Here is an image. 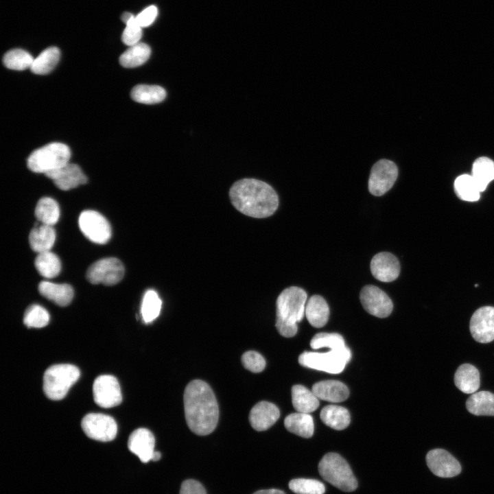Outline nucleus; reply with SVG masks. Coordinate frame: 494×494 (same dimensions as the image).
<instances>
[{
  "label": "nucleus",
  "mask_w": 494,
  "mask_h": 494,
  "mask_svg": "<svg viewBox=\"0 0 494 494\" xmlns=\"http://www.w3.org/2000/svg\"><path fill=\"white\" fill-rule=\"evenodd\" d=\"M183 401L185 419L191 431L200 436L213 432L218 423L219 408L210 386L200 379L190 381L185 389Z\"/></svg>",
  "instance_id": "f257e3e1"
},
{
  "label": "nucleus",
  "mask_w": 494,
  "mask_h": 494,
  "mask_svg": "<svg viewBox=\"0 0 494 494\" xmlns=\"http://www.w3.org/2000/svg\"><path fill=\"white\" fill-rule=\"evenodd\" d=\"M233 207L245 215L265 218L274 213L279 207V197L268 183L255 178H243L235 182L229 190Z\"/></svg>",
  "instance_id": "f03ea898"
},
{
  "label": "nucleus",
  "mask_w": 494,
  "mask_h": 494,
  "mask_svg": "<svg viewBox=\"0 0 494 494\" xmlns=\"http://www.w3.org/2000/svg\"><path fill=\"white\" fill-rule=\"evenodd\" d=\"M307 295L301 287L291 286L283 290L276 302V328L283 337L296 335L305 311Z\"/></svg>",
  "instance_id": "7ed1b4c3"
},
{
  "label": "nucleus",
  "mask_w": 494,
  "mask_h": 494,
  "mask_svg": "<svg viewBox=\"0 0 494 494\" xmlns=\"http://www.w3.org/2000/svg\"><path fill=\"white\" fill-rule=\"evenodd\" d=\"M318 471L322 478L345 492L357 487V482L347 462L336 453H328L320 460Z\"/></svg>",
  "instance_id": "20e7f679"
},
{
  "label": "nucleus",
  "mask_w": 494,
  "mask_h": 494,
  "mask_svg": "<svg viewBox=\"0 0 494 494\" xmlns=\"http://www.w3.org/2000/svg\"><path fill=\"white\" fill-rule=\"evenodd\" d=\"M79 368L72 364H61L49 367L43 376V391L51 400L62 399L70 388L78 380Z\"/></svg>",
  "instance_id": "39448f33"
},
{
  "label": "nucleus",
  "mask_w": 494,
  "mask_h": 494,
  "mask_svg": "<svg viewBox=\"0 0 494 494\" xmlns=\"http://www.w3.org/2000/svg\"><path fill=\"white\" fill-rule=\"evenodd\" d=\"M70 158L71 151L67 145L53 142L32 152L27 165L32 172L45 174L69 163Z\"/></svg>",
  "instance_id": "423d86ee"
},
{
  "label": "nucleus",
  "mask_w": 494,
  "mask_h": 494,
  "mask_svg": "<svg viewBox=\"0 0 494 494\" xmlns=\"http://www.w3.org/2000/svg\"><path fill=\"white\" fill-rule=\"evenodd\" d=\"M329 349L327 353L305 351L299 355L298 362L307 368L331 374L340 373L351 358V350L346 345Z\"/></svg>",
  "instance_id": "0eeeda50"
},
{
  "label": "nucleus",
  "mask_w": 494,
  "mask_h": 494,
  "mask_svg": "<svg viewBox=\"0 0 494 494\" xmlns=\"http://www.w3.org/2000/svg\"><path fill=\"white\" fill-rule=\"evenodd\" d=\"M124 267L115 257L99 259L92 263L86 272V279L92 284L113 285L124 277Z\"/></svg>",
  "instance_id": "6e6552de"
},
{
  "label": "nucleus",
  "mask_w": 494,
  "mask_h": 494,
  "mask_svg": "<svg viewBox=\"0 0 494 494\" xmlns=\"http://www.w3.org/2000/svg\"><path fill=\"white\" fill-rule=\"evenodd\" d=\"M82 233L92 242L104 244L111 237V228L108 220L99 212L86 210L78 220Z\"/></svg>",
  "instance_id": "1a4fd4ad"
},
{
  "label": "nucleus",
  "mask_w": 494,
  "mask_h": 494,
  "mask_svg": "<svg viewBox=\"0 0 494 494\" xmlns=\"http://www.w3.org/2000/svg\"><path fill=\"white\" fill-rule=\"evenodd\" d=\"M398 176L395 163L390 160L381 159L375 163L368 179V190L375 196H381L390 190Z\"/></svg>",
  "instance_id": "9d476101"
},
{
  "label": "nucleus",
  "mask_w": 494,
  "mask_h": 494,
  "mask_svg": "<svg viewBox=\"0 0 494 494\" xmlns=\"http://www.w3.org/2000/svg\"><path fill=\"white\" fill-rule=\"evenodd\" d=\"M81 425L88 437L102 442L113 440L117 432V425L114 419L101 413L86 414L82 419Z\"/></svg>",
  "instance_id": "9b49d317"
},
{
  "label": "nucleus",
  "mask_w": 494,
  "mask_h": 494,
  "mask_svg": "<svg viewBox=\"0 0 494 494\" xmlns=\"http://www.w3.org/2000/svg\"><path fill=\"white\" fill-rule=\"evenodd\" d=\"M93 393L95 402L102 408H112L118 405L122 401L119 384L113 375L97 377L93 382Z\"/></svg>",
  "instance_id": "f8f14e48"
},
{
  "label": "nucleus",
  "mask_w": 494,
  "mask_h": 494,
  "mask_svg": "<svg viewBox=\"0 0 494 494\" xmlns=\"http://www.w3.org/2000/svg\"><path fill=\"white\" fill-rule=\"evenodd\" d=\"M364 309L378 318L388 317L392 312L393 304L389 296L375 285L364 286L360 295Z\"/></svg>",
  "instance_id": "ddd939ff"
},
{
  "label": "nucleus",
  "mask_w": 494,
  "mask_h": 494,
  "mask_svg": "<svg viewBox=\"0 0 494 494\" xmlns=\"http://www.w3.org/2000/svg\"><path fill=\"white\" fill-rule=\"evenodd\" d=\"M469 329L473 339L480 343L494 340V307L485 306L478 309L472 315Z\"/></svg>",
  "instance_id": "4468645a"
},
{
  "label": "nucleus",
  "mask_w": 494,
  "mask_h": 494,
  "mask_svg": "<svg viewBox=\"0 0 494 494\" xmlns=\"http://www.w3.org/2000/svg\"><path fill=\"white\" fill-rule=\"evenodd\" d=\"M426 462L430 471L438 477L451 478L461 471L459 462L443 449L430 450L426 456Z\"/></svg>",
  "instance_id": "2eb2a0df"
},
{
  "label": "nucleus",
  "mask_w": 494,
  "mask_h": 494,
  "mask_svg": "<svg viewBox=\"0 0 494 494\" xmlns=\"http://www.w3.org/2000/svg\"><path fill=\"white\" fill-rule=\"evenodd\" d=\"M60 189L68 191L87 183V177L76 164L67 163L64 166L45 174Z\"/></svg>",
  "instance_id": "dca6fc26"
},
{
  "label": "nucleus",
  "mask_w": 494,
  "mask_h": 494,
  "mask_svg": "<svg viewBox=\"0 0 494 494\" xmlns=\"http://www.w3.org/2000/svg\"><path fill=\"white\" fill-rule=\"evenodd\" d=\"M370 266L373 276L382 282L393 281L400 273L399 260L394 255L388 252L376 254L371 259Z\"/></svg>",
  "instance_id": "f3484780"
},
{
  "label": "nucleus",
  "mask_w": 494,
  "mask_h": 494,
  "mask_svg": "<svg viewBox=\"0 0 494 494\" xmlns=\"http://www.w3.org/2000/svg\"><path fill=\"white\" fill-rule=\"evenodd\" d=\"M155 438L153 434L146 428H139L131 433L128 441L129 450L137 456L140 460L146 463L152 460Z\"/></svg>",
  "instance_id": "a211bd4d"
},
{
  "label": "nucleus",
  "mask_w": 494,
  "mask_h": 494,
  "mask_svg": "<svg viewBox=\"0 0 494 494\" xmlns=\"http://www.w3.org/2000/svg\"><path fill=\"white\" fill-rule=\"evenodd\" d=\"M280 412L272 403L262 401L255 404L249 414V421L253 429L265 431L279 419Z\"/></svg>",
  "instance_id": "6ab92c4d"
},
{
  "label": "nucleus",
  "mask_w": 494,
  "mask_h": 494,
  "mask_svg": "<svg viewBox=\"0 0 494 494\" xmlns=\"http://www.w3.org/2000/svg\"><path fill=\"white\" fill-rule=\"evenodd\" d=\"M312 392L320 399L332 403L342 402L349 395L347 386L338 380H325L314 384Z\"/></svg>",
  "instance_id": "aec40b11"
},
{
  "label": "nucleus",
  "mask_w": 494,
  "mask_h": 494,
  "mask_svg": "<svg viewBox=\"0 0 494 494\" xmlns=\"http://www.w3.org/2000/svg\"><path fill=\"white\" fill-rule=\"evenodd\" d=\"M39 293L59 306H67L73 297V287L66 283L58 284L42 281L38 285Z\"/></svg>",
  "instance_id": "412c9836"
},
{
  "label": "nucleus",
  "mask_w": 494,
  "mask_h": 494,
  "mask_svg": "<svg viewBox=\"0 0 494 494\" xmlns=\"http://www.w3.org/2000/svg\"><path fill=\"white\" fill-rule=\"evenodd\" d=\"M56 240V231L53 226L36 223L29 235L31 248L36 252L49 251Z\"/></svg>",
  "instance_id": "4be33fe9"
},
{
  "label": "nucleus",
  "mask_w": 494,
  "mask_h": 494,
  "mask_svg": "<svg viewBox=\"0 0 494 494\" xmlns=\"http://www.w3.org/2000/svg\"><path fill=\"white\" fill-rule=\"evenodd\" d=\"M305 314L311 326L320 328L328 321L329 308L321 296L314 295L307 302Z\"/></svg>",
  "instance_id": "5701e85b"
},
{
  "label": "nucleus",
  "mask_w": 494,
  "mask_h": 494,
  "mask_svg": "<svg viewBox=\"0 0 494 494\" xmlns=\"http://www.w3.org/2000/svg\"><path fill=\"white\" fill-rule=\"evenodd\" d=\"M456 386L466 394L474 393L480 387V373L472 364L460 365L454 375Z\"/></svg>",
  "instance_id": "b1692460"
},
{
  "label": "nucleus",
  "mask_w": 494,
  "mask_h": 494,
  "mask_svg": "<svg viewBox=\"0 0 494 494\" xmlns=\"http://www.w3.org/2000/svg\"><path fill=\"white\" fill-rule=\"evenodd\" d=\"M284 425L289 432L303 438H310L314 434V420L309 413H292L285 417Z\"/></svg>",
  "instance_id": "393cba45"
},
{
  "label": "nucleus",
  "mask_w": 494,
  "mask_h": 494,
  "mask_svg": "<svg viewBox=\"0 0 494 494\" xmlns=\"http://www.w3.org/2000/svg\"><path fill=\"white\" fill-rule=\"evenodd\" d=\"M318 398L312 390L302 385H294L292 388V401L294 409L298 412L310 413L319 406Z\"/></svg>",
  "instance_id": "a878e982"
},
{
  "label": "nucleus",
  "mask_w": 494,
  "mask_h": 494,
  "mask_svg": "<svg viewBox=\"0 0 494 494\" xmlns=\"http://www.w3.org/2000/svg\"><path fill=\"white\" fill-rule=\"evenodd\" d=\"M466 408L474 415L494 416V394L489 391L473 393L467 399Z\"/></svg>",
  "instance_id": "bb28decb"
},
{
  "label": "nucleus",
  "mask_w": 494,
  "mask_h": 494,
  "mask_svg": "<svg viewBox=\"0 0 494 494\" xmlns=\"http://www.w3.org/2000/svg\"><path fill=\"white\" fill-rule=\"evenodd\" d=\"M322 421L332 429L342 430L348 427L351 417L348 410L342 406L329 405L320 414Z\"/></svg>",
  "instance_id": "cd10ccee"
},
{
  "label": "nucleus",
  "mask_w": 494,
  "mask_h": 494,
  "mask_svg": "<svg viewBox=\"0 0 494 494\" xmlns=\"http://www.w3.org/2000/svg\"><path fill=\"white\" fill-rule=\"evenodd\" d=\"M130 95L137 102L154 104L165 99L166 91L158 85L138 84L132 89Z\"/></svg>",
  "instance_id": "c85d7f7f"
},
{
  "label": "nucleus",
  "mask_w": 494,
  "mask_h": 494,
  "mask_svg": "<svg viewBox=\"0 0 494 494\" xmlns=\"http://www.w3.org/2000/svg\"><path fill=\"white\" fill-rule=\"evenodd\" d=\"M151 49L143 43L130 46L119 57L120 64L126 68H134L142 65L150 58Z\"/></svg>",
  "instance_id": "c756f323"
},
{
  "label": "nucleus",
  "mask_w": 494,
  "mask_h": 494,
  "mask_svg": "<svg viewBox=\"0 0 494 494\" xmlns=\"http://www.w3.org/2000/svg\"><path fill=\"white\" fill-rule=\"evenodd\" d=\"M60 56V50L56 47L45 49L34 59L30 67L31 71L37 75H46L50 73L57 65Z\"/></svg>",
  "instance_id": "7c9ffc66"
},
{
  "label": "nucleus",
  "mask_w": 494,
  "mask_h": 494,
  "mask_svg": "<svg viewBox=\"0 0 494 494\" xmlns=\"http://www.w3.org/2000/svg\"><path fill=\"white\" fill-rule=\"evenodd\" d=\"M472 177L480 192L484 191L488 184L494 179V163L487 157L475 160L472 167Z\"/></svg>",
  "instance_id": "2f4dec72"
},
{
  "label": "nucleus",
  "mask_w": 494,
  "mask_h": 494,
  "mask_svg": "<svg viewBox=\"0 0 494 494\" xmlns=\"http://www.w3.org/2000/svg\"><path fill=\"white\" fill-rule=\"evenodd\" d=\"M35 216L41 224L54 225L60 217V208L58 202L49 197L41 198L37 202Z\"/></svg>",
  "instance_id": "473e14b6"
},
{
  "label": "nucleus",
  "mask_w": 494,
  "mask_h": 494,
  "mask_svg": "<svg viewBox=\"0 0 494 494\" xmlns=\"http://www.w3.org/2000/svg\"><path fill=\"white\" fill-rule=\"evenodd\" d=\"M34 263L38 273L47 279L57 277L61 270L59 257L50 250L38 253Z\"/></svg>",
  "instance_id": "72a5a7b5"
},
{
  "label": "nucleus",
  "mask_w": 494,
  "mask_h": 494,
  "mask_svg": "<svg viewBox=\"0 0 494 494\" xmlns=\"http://www.w3.org/2000/svg\"><path fill=\"white\" fill-rule=\"evenodd\" d=\"M457 196L462 200L474 202L480 198V191L471 175L459 176L454 182Z\"/></svg>",
  "instance_id": "f704fd0d"
},
{
  "label": "nucleus",
  "mask_w": 494,
  "mask_h": 494,
  "mask_svg": "<svg viewBox=\"0 0 494 494\" xmlns=\"http://www.w3.org/2000/svg\"><path fill=\"white\" fill-rule=\"evenodd\" d=\"M161 305L162 301L154 290H148L145 292L141 307V314L145 323H150L158 316Z\"/></svg>",
  "instance_id": "c9c22d12"
},
{
  "label": "nucleus",
  "mask_w": 494,
  "mask_h": 494,
  "mask_svg": "<svg viewBox=\"0 0 494 494\" xmlns=\"http://www.w3.org/2000/svg\"><path fill=\"white\" fill-rule=\"evenodd\" d=\"M34 59L27 51L21 49H14L5 54L3 62L8 69L23 71L30 69Z\"/></svg>",
  "instance_id": "e433bc0d"
},
{
  "label": "nucleus",
  "mask_w": 494,
  "mask_h": 494,
  "mask_svg": "<svg viewBox=\"0 0 494 494\" xmlns=\"http://www.w3.org/2000/svg\"><path fill=\"white\" fill-rule=\"evenodd\" d=\"M49 321L48 311L39 305H32L25 311L23 322L27 327L41 328Z\"/></svg>",
  "instance_id": "4c0bfd02"
},
{
  "label": "nucleus",
  "mask_w": 494,
  "mask_h": 494,
  "mask_svg": "<svg viewBox=\"0 0 494 494\" xmlns=\"http://www.w3.org/2000/svg\"><path fill=\"white\" fill-rule=\"evenodd\" d=\"M289 488L296 494H324L325 485L312 479L297 478L289 482Z\"/></svg>",
  "instance_id": "58836bf2"
},
{
  "label": "nucleus",
  "mask_w": 494,
  "mask_h": 494,
  "mask_svg": "<svg viewBox=\"0 0 494 494\" xmlns=\"http://www.w3.org/2000/svg\"><path fill=\"white\" fill-rule=\"evenodd\" d=\"M345 345L342 336L336 333H318L312 338L310 342V346L313 349H333Z\"/></svg>",
  "instance_id": "ea45409f"
},
{
  "label": "nucleus",
  "mask_w": 494,
  "mask_h": 494,
  "mask_svg": "<svg viewBox=\"0 0 494 494\" xmlns=\"http://www.w3.org/2000/svg\"><path fill=\"white\" fill-rule=\"evenodd\" d=\"M142 36V27L138 24L134 16L126 24L121 36L123 43L132 46L139 43Z\"/></svg>",
  "instance_id": "a19ab883"
},
{
  "label": "nucleus",
  "mask_w": 494,
  "mask_h": 494,
  "mask_svg": "<svg viewBox=\"0 0 494 494\" xmlns=\"http://www.w3.org/2000/svg\"><path fill=\"white\" fill-rule=\"evenodd\" d=\"M242 362L244 368L252 373H260L266 366L264 357L254 351L245 352L242 356Z\"/></svg>",
  "instance_id": "79ce46f5"
},
{
  "label": "nucleus",
  "mask_w": 494,
  "mask_h": 494,
  "mask_svg": "<svg viewBox=\"0 0 494 494\" xmlns=\"http://www.w3.org/2000/svg\"><path fill=\"white\" fill-rule=\"evenodd\" d=\"M157 14V8L155 5H150L135 16V19L141 27H145L150 25L154 21Z\"/></svg>",
  "instance_id": "37998d69"
},
{
  "label": "nucleus",
  "mask_w": 494,
  "mask_h": 494,
  "mask_svg": "<svg viewBox=\"0 0 494 494\" xmlns=\"http://www.w3.org/2000/svg\"><path fill=\"white\" fill-rule=\"evenodd\" d=\"M180 494H207L204 486L195 480H187L180 486Z\"/></svg>",
  "instance_id": "c03bdc74"
},
{
  "label": "nucleus",
  "mask_w": 494,
  "mask_h": 494,
  "mask_svg": "<svg viewBox=\"0 0 494 494\" xmlns=\"http://www.w3.org/2000/svg\"><path fill=\"white\" fill-rule=\"evenodd\" d=\"M253 494H285V493L281 490L271 489L259 490V491L255 492Z\"/></svg>",
  "instance_id": "a18cd8bd"
},
{
  "label": "nucleus",
  "mask_w": 494,
  "mask_h": 494,
  "mask_svg": "<svg viewBox=\"0 0 494 494\" xmlns=\"http://www.w3.org/2000/svg\"><path fill=\"white\" fill-rule=\"evenodd\" d=\"M133 16L132 13L126 12L121 15V20L126 24Z\"/></svg>",
  "instance_id": "49530a36"
},
{
  "label": "nucleus",
  "mask_w": 494,
  "mask_h": 494,
  "mask_svg": "<svg viewBox=\"0 0 494 494\" xmlns=\"http://www.w3.org/2000/svg\"><path fill=\"white\" fill-rule=\"evenodd\" d=\"M161 457V454L159 451H155L152 457V460L154 461L158 460Z\"/></svg>",
  "instance_id": "de8ad7c7"
}]
</instances>
